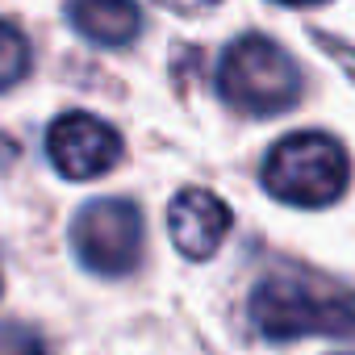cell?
<instances>
[{"label": "cell", "instance_id": "obj_1", "mask_svg": "<svg viewBox=\"0 0 355 355\" xmlns=\"http://www.w3.org/2000/svg\"><path fill=\"white\" fill-rule=\"evenodd\" d=\"M251 322L276 343L301 334L355 338V288L313 272L268 276L251 293Z\"/></svg>", "mask_w": 355, "mask_h": 355}, {"label": "cell", "instance_id": "obj_2", "mask_svg": "<svg viewBox=\"0 0 355 355\" xmlns=\"http://www.w3.org/2000/svg\"><path fill=\"white\" fill-rule=\"evenodd\" d=\"M347 180H351V159L343 142L322 130L288 134L263 159V189L284 205L301 209L334 205L347 193Z\"/></svg>", "mask_w": 355, "mask_h": 355}, {"label": "cell", "instance_id": "obj_3", "mask_svg": "<svg viewBox=\"0 0 355 355\" xmlns=\"http://www.w3.org/2000/svg\"><path fill=\"white\" fill-rule=\"evenodd\" d=\"M218 88L234 109L268 117V113H284L297 105L301 67L293 63V55L280 42H272L263 34H243L222 55Z\"/></svg>", "mask_w": 355, "mask_h": 355}, {"label": "cell", "instance_id": "obj_4", "mask_svg": "<svg viewBox=\"0 0 355 355\" xmlns=\"http://www.w3.org/2000/svg\"><path fill=\"white\" fill-rule=\"evenodd\" d=\"M71 247L88 272L125 276L142 259V214L134 201H88L71 222Z\"/></svg>", "mask_w": 355, "mask_h": 355}, {"label": "cell", "instance_id": "obj_5", "mask_svg": "<svg viewBox=\"0 0 355 355\" xmlns=\"http://www.w3.org/2000/svg\"><path fill=\"white\" fill-rule=\"evenodd\" d=\"M46 155L67 180H92L121 159V134L92 113H63L46 130Z\"/></svg>", "mask_w": 355, "mask_h": 355}, {"label": "cell", "instance_id": "obj_6", "mask_svg": "<svg viewBox=\"0 0 355 355\" xmlns=\"http://www.w3.org/2000/svg\"><path fill=\"white\" fill-rule=\"evenodd\" d=\"M230 209L218 193L209 189H184L167 205V230H171V243L180 247L189 259H209L222 239L230 234Z\"/></svg>", "mask_w": 355, "mask_h": 355}, {"label": "cell", "instance_id": "obj_7", "mask_svg": "<svg viewBox=\"0 0 355 355\" xmlns=\"http://www.w3.org/2000/svg\"><path fill=\"white\" fill-rule=\"evenodd\" d=\"M67 21L96 46H125L142 34V13L134 0H67Z\"/></svg>", "mask_w": 355, "mask_h": 355}, {"label": "cell", "instance_id": "obj_8", "mask_svg": "<svg viewBox=\"0 0 355 355\" xmlns=\"http://www.w3.org/2000/svg\"><path fill=\"white\" fill-rule=\"evenodd\" d=\"M30 71V42L17 26L0 21V92L13 88L21 76Z\"/></svg>", "mask_w": 355, "mask_h": 355}, {"label": "cell", "instance_id": "obj_9", "mask_svg": "<svg viewBox=\"0 0 355 355\" xmlns=\"http://www.w3.org/2000/svg\"><path fill=\"white\" fill-rule=\"evenodd\" d=\"M0 355H46L42 334L21 326V322H5L0 326Z\"/></svg>", "mask_w": 355, "mask_h": 355}, {"label": "cell", "instance_id": "obj_10", "mask_svg": "<svg viewBox=\"0 0 355 355\" xmlns=\"http://www.w3.org/2000/svg\"><path fill=\"white\" fill-rule=\"evenodd\" d=\"M163 9H171V13H205V9H214L218 0H159Z\"/></svg>", "mask_w": 355, "mask_h": 355}, {"label": "cell", "instance_id": "obj_11", "mask_svg": "<svg viewBox=\"0 0 355 355\" xmlns=\"http://www.w3.org/2000/svg\"><path fill=\"white\" fill-rule=\"evenodd\" d=\"M17 155H21V150H17V142H13L9 134H0V175H5V171L17 163Z\"/></svg>", "mask_w": 355, "mask_h": 355}, {"label": "cell", "instance_id": "obj_12", "mask_svg": "<svg viewBox=\"0 0 355 355\" xmlns=\"http://www.w3.org/2000/svg\"><path fill=\"white\" fill-rule=\"evenodd\" d=\"M276 5H293V9H309V5H322V0H276Z\"/></svg>", "mask_w": 355, "mask_h": 355}]
</instances>
